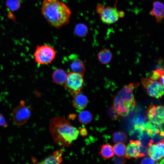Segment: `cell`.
Here are the masks:
<instances>
[{
	"instance_id": "ffe728a7",
	"label": "cell",
	"mask_w": 164,
	"mask_h": 164,
	"mask_svg": "<svg viewBox=\"0 0 164 164\" xmlns=\"http://www.w3.org/2000/svg\"><path fill=\"white\" fill-rule=\"evenodd\" d=\"M164 74L163 69H157L150 73L149 78L151 80L160 82L164 86Z\"/></svg>"
},
{
	"instance_id": "30bf717a",
	"label": "cell",
	"mask_w": 164,
	"mask_h": 164,
	"mask_svg": "<svg viewBox=\"0 0 164 164\" xmlns=\"http://www.w3.org/2000/svg\"><path fill=\"white\" fill-rule=\"evenodd\" d=\"M164 144L163 139L156 144L149 143L148 155L153 160L159 162L163 159Z\"/></svg>"
},
{
	"instance_id": "7a4b0ae2",
	"label": "cell",
	"mask_w": 164,
	"mask_h": 164,
	"mask_svg": "<svg viewBox=\"0 0 164 164\" xmlns=\"http://www.w3.org/2000/svg\"><path fill=\"white\" fill-rule=\"evenodd\" d=\"M41 12L47 22L56 28L67 24L71 14L69 7L60 0H44Z\"/></svg>"
},
{
	"instance_id": "5b68a950",
	"label": "cell",
	"mask_w": 164,
	"mask_h": 164,
	"mask_svg": "<svg viewBox=\"0 0 164 164\" xmlns=\"http://www.w3.org/2000/svg\"><path fill=\"white\" fill-rule=\"evenodd\" d=\"M84 83V75L70 72L67 73V78L64 83V88L73 97L80 93Z\"/></svg>"
},
{
	"instance_id": "2e32d148",
	"label": "cell",
	"mask_w": 164,
	"mask_h": 164,
	"mask_svg": "<svg viewBox=\"0 0 164 164\" xmlns=\"http://www.w3.org/2000/svg\"><path fill=\"white\" fill-rule=\"evenodd\" d=\"M73 97L72 103L74 108L81 111L86 107L88 101L86 96L79 93Z\"/></svg>"
},
{
	"instance_id": "7c38bea8",
	"label": "cell",
	"mask_w": 164,
	"mask_h": 164,
	"mask_svg": "<svg viewBox=\"0 0 164 164\" xmlns=\"http://www.w3.org/2000/svg\"><path fill=\"white\" fill-rule=\"evenodd\" d=\"M70 61V68L72 72L84 75L85 71V67L84 62L76 54H72L69 57Z\"/></svg>"
},
{
	"instance_id": "8fae6325",
	"label": "cell",
	"mask_w": 164,
	"mask_h": 164,
	"mask_svg": "<svg viewBox=\"0 0 164 164\" xmlns=\"http://www.w3.org/2000/svg\"><path fill=\"white\" fill-rule=\"evenodd\" d=\"M142 143L139 140H131L126 149V152L124 158L129 159L132 158H138L144 156L145 154L142 153Z\"/></svg>"
},
{
	"instance_id": "4316f807",
	"label": "cell",
	"mask_w": 164,
	"mask_h": 164,
	"mask_svg": "<svg viewBox=\"0 0 164 164\" xmlns=\"http://www.w3.org/2000/svg\"><path fill=\"white\" fill-rule=\"evenodd\" d=\"M155 161L150 157H146L141 161V164H154Z\"/></svg>"
},
{
	"instance_id": "603a6c76",
	"label": "cell",
	"mask_w": 164,
	"mask_h": 164,
	"mask_svg": "<svg viewBox=\"0 0 164 164\" xmlns=\"http://www.w3.org/2000/svg\"><path fill=\"white\" fill-rule=\"evenodd\" d=\"M113 148L114 154L116 155L121 157L125 156L126 147L124 143H116L113 146Z\"/></svg>"
},
{
	"instance_id": "d6986e66",
	"label": "cell",
	"mask_w": 164,
	"mask_h": 164,
	"mask_svg": "<svg viewBox=\"0 0 164 164\" xmlns=\"http://www.w3.org/2000/svg\"><path fill=\"white\" fill-rule=\"evenodd\" d=\"M99 153L105 159H109L114 155L113 147L109 144H104L101 146Z\"/></svg>"
},
{
	"instance_id": "277c9868",
	"label": "cell",
	"mask_w": 164,
	"mask_h": 164,
	"mask_svg": "<svg viewBox=\"0 0 164 164\" xmlns=\"http://www.w3.org/2000/svg\"><path fill=\"white\" fill-rule=\"evenodd\" d=\"M117 0H115L113 6H105L103 4H98L96 7V12L99 15L101 20L108 24L114 23L120 18V11L117 7Z\"/></svg>"
},
{
	"instance_id": "cb8c5ba5",
	"label": "cell",
	"mask_w": 164,
	"mask_h": 164,
	"mask_svg": "<svg viewBox=\"0 0 164 164\" xmlns=\"http://www.w3.org/2000/svg\"><path fill=\"white\" fill-rule=\"evenodd\" d=\"M113 142L116 143L125 142L127 140V136L126 135L121 131L115 132L112 135Z\"/></svg>"
},
{
	"instance_id": "6da1fadb",
	"label": "cell",
	"mask_w": 164,
	"mask_h": 164,
	"mask_svg": "<svg viewBox=\"0 0 164 164\" xmlns=\"http://www.w3.org/2000/svg\"><path fill=\"white\" fill-rule=\"evenodd\" d=\"M50 131L55 142L62 147H68L77 138L79 131L66 118L56 116L50 121Z\"/></svg>"
},
{
	"instance_id": "4fadbf2b",
	"label": "cell",
	"mask_w": 164,
	"mask_h": 164,
	"mask_svg": "<svg viewBox=\"0 0 164 164\" xmlns=\"http://www.w3.org/2000/svg\"><path fill=\"white\" fill-rule=\"evenodd\" d=\"M161 126L156 125L149 121L147 122L145 125L140 126L138 125L135 127L136 128H140L141 130L146 131L149 136L153 137L159 133L163 136L164 132L163 130H162Z\"/></svg>"
},
{
	"instance_id": "9a60e30c",
	"label": "cell",
	"mask_w": 164,
	"mask_h": 164,
	"mask_svg": "<svg viewBox=\"0 0 164 164\" xmlns=\"http://www.w3.org/2000/svg\"><path fill=\"white\" fill-rule=\"evenodd\" d=\"M63 152L62 149H59L53 152L47 157L42 160L39 163L41 164H60L63 161L61 156Z\"/></svg>"
},
{
	"instance_id": "d4e9b609",
	"label": "cell",
	"mask_w": 164,
	"mask_h": 164,
	"mask_svg": "<svg viewBox=\"0 0 164 164\" xmlns=\"http://www.w3.org/2000/svg\"><path fill=\"white\" fill-rule=\"evenodd\" d=\"M6 4L10 10L15 11L19 8L21 3L20 0H7Z\"/></svg>"
},
{
	"instance_id": "83f0119b",
	"label": "cell",
	"mask_w": 164,
	"mask_h": 164,
	"mask_svg": "<svg viewBox=\"0 0 164 164\" xmlns=\"http://www.w3.org/2000/svg\"><path fill=\"white\" fill-rule=\"evenodd\" d=\"M0 126L4 127H7L8 126V125L6 121L4 116L1 113H0Z\"/></svg>"
},
{
	"instance_id": "8992f818",
	"label": "cell",
	"mask_w": 164,
	"mask_h": 164,
	"mask_svg": "<svg viewBox=\"0 0 164 164\" xmlns=\"http://www.w3.org/2000/svg\"><path fill=\"white\" fill-rule=\"evenodd\" d=\"M56 55L54 48L46 44L37 46L33 54L36 63L40 65L50 63L55 58Z\"/></svg>"
},
{
	"instance_id": "7402d4cb",
	"label": "cell",
	"mask_w": 164,
	"mask_h": 164,
	"mask_svg": "<svg viewBox=\"0 0 164 164\" xmlns=\"http://www.w3.org/2000/svg\"><path fill=\"white\" fill-rule=\"evenodd\" d=\"M92 118L91 113L87 111H83L79 114L78 119L81 124L86 125L90 123Z\"/></svg>"
},
{
	"instance_id": "f1b7e54d",
	"label": "cell",
	"mask_w": 164,
	"mask_h": 164,
	"mask_svg": "<svg viewBox=\"0 0 164 164\" xmlns=\"http://www.w3.org/2000/svg\"><path fill=\"white\" fill-rule=\"evenodd\" d=\"M79 133L80 135L83 136H86L87 134V132L86 129L84 128H81L80 130Z\"/></svg>"
},
{
	"instance_id": "e0dca14e",
	"label": "cell",
	"mask_w": 164,
	"mask_h": 164,
	"mask_svg": "<svg viewBox=\"0 0 164 164\" xmlns=\"http://www.w3.org/2000/svg\"><path fill=\"white\" fill-rule=\"evenodd\" d=\"M67 73L63 70L58 69L55 70L53 73L52 78L53 80L56 84L62 85L66 81Z\"/></svg>"
},
{
	"instance_id": "ac0fdd59",
	"label": "cell",
	"mask_w": 164,
	"mask_h": 164,
	"mask_svg": "<svg viewBox=\"0 0 164 164\" xmlns=\"http://www.w3.org/2000/svg\"><path fill=\"white\" fill-rule=\"evenodd\" d=\"M97 58L99 62L102 64L109 63L112 58V54L108 49L105 48L101 50L98 53Z\"/></svg>"
},
{
	"instance_id": "5bb4252c",
	"label": "cell",
	"mask_w": 164,
	"mask_h": 164,
	"mask_svg": "<svg viewBox=\"0 0 164 164\" xmlns=\"http://www.w3.org/2000/svg\"><path fill=\"white\" fill-rule=\"evenodd\" d=\"M150 14L155 17L157 23H160L164 17V5L161 2L156 1L153 2V7L149 12Z\"/></svg>"
},
{
	"instance_id": "ba28073f",
	"label": "cell",
	"mask_w": 164,
	"mask_h": 164,
	"mask_svg": "<svg viewBox=\"0 0 164 164\" xmlns=\"http://www.w3.org/2000/svg\"><path fill=\"white\" fill-rule=\"evenodd\" d=\"M20 104L13 110L12 117L14 123L17 125H22L28 121L31 115V110L25 105V102L21 101Z\"/></svg>"
},
{
	"instance_id": "52a82bcc",
	"label": "cell",
	"mask_w": 164,
	"mask_h": 164,
	"mask_svg": "<svg viewBox=\"0 0 164 164\" xmlns=\"http://www.w3.org/2000/svg\"><path fill=\"white\" fill-rule=\"evenodd\" d=\"M142 84L148 95L156 98H161L164 94V86L160 82L149 78L142 77Z\"/></svg>"
},
{
	"instance_id": "44dd1931",
	"label": "cell",
	"mask_w": 164,
	"mask_h": 164,
	"mask_svg": "<svg viewBox=\"0 0 164 164\" xmlns=\"http://www.w3.org/2000/svg\"><path fill=\"white\" fill-rule=\"evenodd\" d=\"M74 32L76 35L80 37H85L88 32L87 26L83 23H78L75 26Z\"/></svg>"
},
{
	"instance_id": "484cf974",
	"label": "cell",
	"mask_w": 164,
	"mask_h": 164,
	"mask_svg": "<svg viewBox=\"0 0 164 164\" xmlns=\"http://www.w3.org/2000/svg\"><path fill=\"white\" fill-rule=\"evenodd\" d=\"M112 161L115 164H124L126 160L122 157L116 156L112 159Z\"/></svg>"
},
{
	"instance_id": "3957f363",
	"label": "cell",
	"mask_w": 164,
	"mask_h": 164,
	"mask_svg": "<svg viewBox=\"0 0 164 164\" xmlns=\"http://www.w3.org/2000/svg\"><path fill=\"white\" fill-rule=\"evenodd\" d=\"M139 85L134 83L125 85L115 95L112 108L118 116L127 117L134 110L136 102L133 92Z\"/></svg>"
},
{
	"instance_id": "9c48e42d",
	"label": "cell",
	"mask_w": 164,
	"mask_h": 164,
	"mask_svg": "<svg viewBox=\"0 0 164 164\" xmlns=\"http://www.w3.org/2000/svg\"><path fill=\"white\" fill-rule=\"evenodd\" d=\"M164 107L161 105H150L147 110L148 119L152 123L158 125H162L164 123Z\"/></svg>"
}]
</instances>
